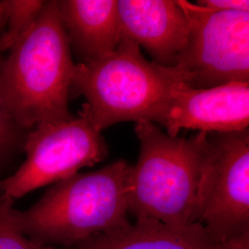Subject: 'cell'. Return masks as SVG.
I'll list each match as a JSON object with an SVG mask.
<instances>
[{
	"label": "cell",
	"instance_id": "1",
	"mask_svg": "<svg viewBox=\"0 0 249 249\" xmlns=\"http://www.w3.org/2000/svg\"><path fill=\"white\" fill-rule=\"evenodd\" d=\"M74 67L57 0L45 1L34 27L0 65V96L19 128L71 120Z\"/></svg>",
	"mask_w": 249,
	"mask_h": 249
},
{
	"label": "cell",
	"instance_id": "2",
	"mask_svg": "<svg viewBox=\"0 0 249 249\" xmlns=\"http://www.w3.org/2000/svg\"><path fill=\"white\" fill-rule=\"evenodd\" d=\"M128 167L119 159L53 184L29 209L13 208L16 226L31 240L68 249L124 227L130 223L125 183Z\"/></svg>",
	"mask_w": 249,
	"mask_h": 249
},
{
	"label": "cell",
	"instance_id": "3",
	"mask_svg": "<svg viewBox=\"0 0 249 249\" xmlns=\"http://www.w3.org/2000/svg\"><path fill=\"white\" fill-rule=\"evenodd\" d=\"M141 150L126 174L128 213L169 225L196 223V193L208 133L173 137L152 122L135 125Z\"/></svg>",
	"mask_w": 249,
	"mask_h": 249
},
{
	"label": "cell",
	"instance_id": "4",
	"mask_svg": "<svg viewBox=\"0 0 249 249\" xmlns=\"http://www.w3.org/2000/svg\"><path fill=\"white\" fill-rule=\"evenodd\" d=\"M187 80L177 68L150 62L139 45L121 37L114 52L75 64L72 87L85 97L89 115L102 131L128 121L162 124L172 90Z\"/></svg>",
	"mask_w": 249,
	"mask_h": 249
},
{
	"label": "cell",
	"instance_id": "5",
	"mask_svg": "<svg viewBox=\"0 0 249 249\" xmlns=\"http://www.w3.org/2000/svg\"><path fill=\"white\" fill-rule=\"evenodd\" d=\"M196 223L224 245L249 235V130L208 133L196 193Z\"/></svg>",
	"mask_w": 249,
	"mask_h": 249
},
{
	"label": "cell",
	"instance_id": "6",
	"mask_svg": "<svg viewBox=\"0 0 249 249\" xmlns=\"http://www.w3.org/2000/svg\"><path fill=\"white\" fill-rule=\"evenodd\" d=\"M26 160L12 176L0 180V197L15 199L91 167L108 156V146L84 104L77 117L43 123L29 130Z\"/></svg>",
	"mask_w": 249,
	"mask_h": 249
},
{
	"label": "cell",
	"instance_id": "7",
	"mask_svg": "<svg viewBox=\"0 0 249 249\" xmlns=\"http://www.w3.org/2000/svg\"><path fill=\"white\" fill-rule=\"evenodd\" d=\"M187 19V44L176 67L187 84L210 89L249 82V12L208 9L178 0Z\"/></svg>",
	"mask_w": 249,
	"mask_h": 249
},
{
	"label": "cell",
	"instance_id": "8",
	"mask_svg": "<svg viewBox=\"0 0 249 249\" xmlns=\"http://www.w3.org/2000/svg\"><path fill=\"white\" fill-rule=\"evenodd\" d=\"M249 82L196 89L179 82L172 90L162 126L177 137L183 128L228 133L249 128Z\"/></svg>",
	"mask_w": 249,
	"mask_h": 249
},
{
	"label": "cell",
	"instance_id": "9",
	"mask_svg": "<svg viewBox=\"0 0 249 249\" xmlns=\"http://www.w3.org/2000/svg\"><path fill=\"white\" fill-rule=\"evenodd\" d=\"M117 9L121 37L142 46L152 62L175 68L188 35L178 0H117Z\"/></svg>",
	"mask_w": 249,
	"mask_h": 249
},
{
	"label": "cell",
	"instance_id": "10",
	"mask_svg": "<svg viewBox=\"0 0 249 249\" xmlns=\"http://www.w3.org/2000/svg\"><path fill=\"white\" fill-rule=\"evenodd\" d=\"M71 53L79 63L114 52L121 40L117 0H57Z\"/></svg>",
	"mask_w": 249,
	"mask_h": 249
},
{
	"label": "cell",
	"instance_id": "11",
	"mask_svg": "<svg viewBox=\"0 0 249 249\" xmlns=\"http://www.w3.org/2000/svg\"><path fill=\"white\" fill-rule=\"evenodd\" d=\"M71 249H223L199 223L169 225L137 220L116 231L100 233Z\"/></svg>",
	"mask_w": 249,
	"mask_h": 249
},
{
	"label": "cell",
	"instance_id": "12",
	"mask_svg": "<svg viewBox=\"0 0 249 249\" xmlns=\"http://www.w3.org/2000/svg\"><path fill=\"white\" fill-rule=\"evenodd\" d=\"M42 0L0 1V9L5 18V27L0 36V51L3 53L26 36L34 27L44 7Z\"/></svg>",
	"mask_w": 249,
	"mask_h": 249
},
{
	"label": "cell",
	"instance_id": "13",
	"mask_svg": "<svg viewBox=\"0 0 249 249\" xmlns=\"http://www.w3.org/2000/svg\"><path fill=\"white\" fill-rule=\"evenodd\" d=\"M14 201L0 197V249H57L31 240L19 231L13 220Z\"/></svg>",
	"mask_w": 249,
	"mask_h": 249
},
{
	"label": "cell",
	"instance_id": "14",
	"mask_svg": "<svg viewBox=\"0 0 249 249\" xmlns=\"http://www.w3.org/2000/svg\"><path fill=\"white\" fill-rule=\"evenodd\" d=\"M5 27V18L0 9V36ZM0 51V65L2 62V56ZM28 131L19 128L4 107L0 96V170L7 162L12 153L18 149L19 144L24 143L25 136Z\"/></svg>",
	"mask_w": 249,
	"mask_h": 249
},
{
	"label": "cell",
	"instance_id": "15",
	"mask_svg": "<svg viewBox=\"0 0 249 249\" xmlns=\"http://www.w3.org/2000/svg\"><path fill=\"white\" fill-rule=\"evenodd\" d=\"M196 4L214 10L249 12V0H198Z\"/></svg>",
	"mask_w": 249,
	"mask_h": 249
},
{
	"label": "cell",
	"instance_id": "16",
	"mask_svg": "<svg viewBox=\"0 0 249 249\" xmlns=\"http://www.w3.org/2000/svg\"><path fill=\"white\" fill-rule=\"evenodd\" d=\"M223 249H249V235L232 241L222 247Z\"/></svg>",
	"mask_w": 249,
	"mask_h": 249
}]
</instances>
